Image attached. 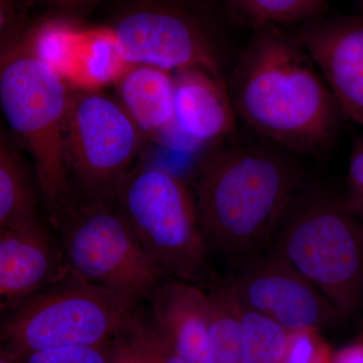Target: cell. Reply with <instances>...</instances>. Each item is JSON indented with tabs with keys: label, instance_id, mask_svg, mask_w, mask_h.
Returning <instances> with one entry per match:
<instances>
[{
	"label": "cell",
	"instance_id": "1",
	"mask_svg": "<svg viewBox=\"0 0 363 363\" xmlns=\"http://www.w3.org/2000/svg\"><path fill=\"white\" fill-rule=\"evenodd\" d=\"M227 87L238 119L267 142L314 157L333 149L345 116L314 61L286 28L252 30Z\"/></svg>",
	"mask_w": 363,
	"mask_h": 363
},
{
	"label": "cell",
	"instance_id": "2",
	"mask_svg": "<svg viewBox=\"0 0 363 363\" xmlns=\"http://www.w3.org/2000/svg\"><path fill=\"white\" fill-rule=\"evenodd\" d=\"M271 143L217 145L198 167L194 196L210 252L233 271L271 247L304 172Z\"/></svg>",
	"mask_w": 363,
	"mask_h": 363
},
{
	"label": "cell",
	"instance_id": "3",
	"mask_svg": "<svg viewBox=\"0 0 363 363\" xmlns=\"http://www.w3.org/2000/svg\"><path fill=\"white\" fill-rule=\"evenodd\" d=\"M72 91L26 35L1 50L0 105L11 135L32 159L52 223L76 202L65 152Z\"/></svg>",
	"mask_w": 363,
	"mask_h": 363
},
{
	"label": "cell",
	"instance_id": "4",
	"mask_svg": "<svg viewBox=\"0 0 363 363\" xmlns=\"http://www.w3.org/2000/svg\"><path fill=\"white\" fill-rule=\"evenodd\" d=\"M277 248L345 320L363 309V221L343 197L305 187L274 234Z\"/></svg>",
	"mask_w": 363,
	"mask_h": 363
},
{
	"label": "cell",
	"instance_id": "5",
	"mask_svg": "<svg viewBox=\"0 0 363 363\" xmlns=\"http://www.w3.org/2000/svg\"><path fill=\"white\" fill-rule=\"evenodd\" d=\"M214 0H125L109 35L128 65H149L175 73L210 72L227 82L226 33Z\"/></svg>",
	"mask_w": 363,
	"mask_h": 363
},
{
	"label": "cell",
	"instance_id": "6",
	"mask_svg": "<svg viewBox=\"0 0 363 363\" xmlns=\"http://www.w3.org/2000/svg\"><path fill=\"white\" fill-rule=\"evenodd\" d=\"M138 307L69 269L57 283L6 312L1 352L21 359L35 351L113 342L128 330Z\"/></svg>",
	"mask_w": 363,
	"mask_h": 363
},
{
	"label": "cell",
	"instance_id": "7",
	"mask_svg": "<svg viewBox=\"0 0 363 363\" xmlns=\"http://www.w3.org/2000/svg\"><path fill=\"white\" fill-rule=\"evenodd\" d=\"M114 203L169 279L196 285L207 281L211 252L194 192L182 179L167 169H133Z\"/></svg>",
	"mask_w": 363,
	"mask_h": 363
},
{
	"label": "cell",
	"instance_id": "8",
	"mask_svg": "<svg viewBox=\"0 0 363 363\" xmlns=\"http://www.w3.org/2000/svg\"><path fill=\"white\" fill-rule=\"evenodd\" d=\"M67 266L81 279L140 305L169 278L116 203L75 202L54 222Z\"/></svg>",
	"mask_w": 363,
	"mask_h": 363
},
{
	"label": "cell",
	"instance_id": "9",
	"mask_svg": "<svg viewBox=\"0 0 363 363\" xmlns=\"http://www.w3.org/2000/svg\"><path fill=\"white\" fill-rule=\"evenodd\" d=\"M142 135L118 100L96 90L72 91L66 160L73 187L83 201L116 202L140 155Z\"/></svg>",
	"mask_w": 363,
	"mask_h": 363
},
{
	"label": "cell",
	"instance_id": "10",
	"mask_svg": "<svg viewBox=\"0 0 363 363\" xmlns=\"http://www.w3.org/2000/svg\"><path fill=\"white\" fill-rule=\"evenodd\" d=\"M221 284L240 304L288 331L304 327L322 330L345 321L330 301L272 245Z\"/></svg>",
	"mask_w": 363,
	"mask_h": 363
},
{
	"label": "cell",
	"instance_id": "11",
	"mask_svg": "<svg viewBox=\"0 0 363 363\" xmlns=\"http://www.w3.org/2000/svg\"><path fill=\"white\" fill-rule=\"evenodd\" d=\"M293 33L319 69L343 116L363 128V13L324 14Z\"/></svg>",
	"mask_w": 363,
	"mask_h": 363
},
{
	"label": "cell",
	"instance_id": "12",
	"mask_svg": "<svg viewBox=\"0 0 363 363\" xmlns=\"http://www.w3.org/2000/svg\"><path fill=\"white\" fill-rule=\"evenodd\" d=\"M69 272L63 250L42 221L0 231V307L9 312Z\"/></svg>",
	"mask_w": 363,
	"mask_h": 363
},
{
	"label": "cell",
	"instance_id": "13",
	"mask_svg": "<svg viewBox=\"0 0 363 363\" xmlns=\"http://www.w3.org/2000/svg\"><path fill=\"white\" fill-rule=\"evenodd\" d=\"M174 79L175 128L185 136V149L221 143L233 135L238 116L225 81L200 68L177 71Z\"/></svg>",
	"mask_w": 363,
	"mask_h": 363
},
{
	"label": "cell",
	"instance_id": "14",
	"mask_svg": "<svg viewBox=\"0 0 363 363\" xmlns=\"http://www.w3.org/2000/svg\"><path fill=\"white\" fill-rule=\"evenodd\" d=\"M150 318L186 363H213L207 292L171 279L150 298Z\"/></svg>",
	"mask_w": 363,
	"mask_h": 363
},
{
	"label": "cell",
	"instance_id": "15",
	"mask_svg": "<svg viewBox=\"0 0 363 363\" xmlns=\"http://www.w3.org/2000/svg\"><path fill=\"white\" fill-rule=\"evenodd\" d=\"M116 83L117 100L143 135H166L175 130L174 73L133 65Z\"/></svg>",
	"mask_w": 363,
	"mask_h": 363
},
{
	"label": "cell",
	"instance_id": "16",
	"mask_svg": "<svg viewBox=\"0 0 363 363\" xmlns=\"http://www.w3.org/2000/svg\"><path fill=\"white\" fill-rule=\"evenodd\" d=\"M21 147L1 128L0 136V231L40 220L38 193Z\"/></svg>",
	"mask_w": 363,
	"mask_h": 363
},
{
	"label": "cell",
	"instance_id": "17",
	"mask_svg": "<svg viewBox=\"0 0 363 363\" xmlns=\"http://www.w3.org/2000/svg\"><path fill=\"white\" fill-rule=\"evenodd\" d=\"M226 16L250 30L302 25L326 14L327 0H224Z\"/></svg>",
	"mask_w": 363,
	"mask_h": 363
},
{
	"label": "cell",
	"instance_id": "18",
	"mask_svg": "<svg viewBox=\"0 0 363 363\" xmlns=\"http://www.w3.org/2000/svg\"><path fill=\"white\" fill-rule=\"evenodd\" d=\"M230 296L240 321L242 363H281L289 331L269 317L248 309L231 294Z\"/></svg>",
	"mask_w": 363,
	"mask_h": 363
},
{
	"label": "cell",
	"instance_id": "19",
	"mask_svg": "<svg viewBox=\"0 0 363 363\" xmlns=\"http://www.w3.org/2000/svg\"><path fill=\"white\" fill-rule=\"evenodd\" d=\"M207 296L213 363H242L240 321L230 294L219 283Z\"/></svg>",
	"mask_w": 363,
	"mask_h": 363
},
{
	"label": "cell",
	"instance_id": "20",
	"mask_svg": "<svg viewBox=\"0 0 363 363\" xmlns=\"http://www.w3.org/2000/svg\"><path fill=\"white\" fill-rule=\"evenodd\" d=\"M138 363H186L150 318L138 311L125 332Z\"/></svg>",
	"mask_w": 363,
	"mask_h": 363
},
{
	"label": "cell",
	"instance_id": "21",
	"mask_svg": "<svg viewBox=\"0 0 363 363\" xmlns=\"http://www.w3.org/2000/svg\"><path fill=\"white\" fill-rule=\"evenodd\" d=\"M334 350L321 329L304 327L289 331L285 354L281 363H332Z\"/></svg>",
	"mask_w": 363,
	"mask_h": 363
},
{
	"label": "cell",
	"instance_id": "22",
	"mask_svg": "<svg viewBox=\"0 0 363 363\" xmlns=\"http://www.w3.org/2000/svg\"><path fill=\"white\" fill-rule=\"evenodd\" d=\"M118 339L102 345L74 346L35 351L16 360L20 363H111Z\"/></svg>",
	"mask_w": 363,
	"mask_h": 363
},
{
	"label": "cell",
	"instance_id": "23",
	"mask_svg": "<svg viewBox=\"0 0 363 363\" xmlns=\"http://www.w3.org/2000/svg\"><path fill=\"white\" fill-rule=\"evenodd\" d=\"M344 202L363 221V135L355 138L348 162Z\"/></svg>",
	"mask_w": 363,
	"mask_h": 363
},
{
	"label": "cell",
	"instance_id": "24",
	"mask_svg": "<svg viewBox=\"0 0 363 363\" xmlns=\"http://www.w3.org/2000/svg\"><path fill=\"white\" fill-rule=\"evenodd\" d=\"M49 9L52 18L70 21L83 16L97 0H40Z\"/></svg>",
	"mask_w": 363,
	"mask_h": 363
},
{
	"label": "cell",
	"instance_id": "25",
	"mask_svg": "<svg viewBox=\"0 0 363 363\" xmlns=\"http://www.w3.org/2000/svg\"><path fill=\"white\" fill-rule=\"evenodd\" d=\"M332 363H363V332L357 337L346 344L337 351H334Z\"/></svg>",
	"mask_w": 363,
	"mask_h": 363
},
{
	"label": "cell",
	"instance_id": "26",
	"mask_svg": "<svg viewBox=\"0 0 363 363\" xmlns=\"http://www.w3.org/2000/svg\"><path fill=\"white\" fill-rule=\"evenodd\" d=\"M111 363H138L125 333L117 341Z\"/></svg>",
	"mask_w": 363,
	"mask_h": 363
},
{
	"label": "cell",
	"instance_id": "27",
	"mask_svg": "<svg viewBox=\"0 0 363 363\" xmlns=\"http://www.w3.org/2000/svg\"><path fill=\"white\" fill-rule=\"evenodd\" d=\"M0 363H20L18 360L14 359L13 357H9L6 353L1 352V357H0Z\"/></svg>",
	"mask_w": 363,
	"mask_h": 363
},
{
	"label": "cell",
	"instance_id": "28",
	"mask_svg": "<svg viewBox=\"0 0 363 363\" xmlns=\"http://www.w3.org/2000/svg\"><path fill=\"white\" fill-rule=\"evenodd\" d=\"M357 2V6H359L360 11L363 13V0H354Z\"/></svg>",
	"mask_w": 363,
	"mask_h": 363
},
{
	"label": "cell",
	"instance_id": "29",
	"mask_svg": "<svg viewBox=\"0 0 363 363\" xmlns=\"http://www.w3.org/2000/svg\"><path fill=\"white\" fill-rule=\"evenodd\" d=\"M360 331L363 332V309H362V326H360Z\"/></svg>",
	"mask_w": 363,
	"mask_h": 363
}]
</instances>
